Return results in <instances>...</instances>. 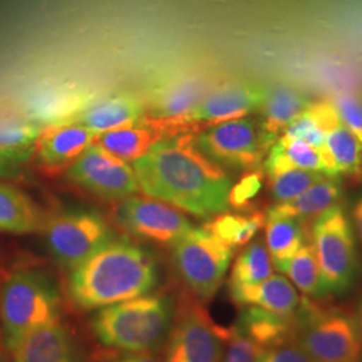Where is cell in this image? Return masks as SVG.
Segmentation results:
<instances>
[{
    "mask_svg": "<svg viewBox=\"0 0 362 362\" xmlns=\"http://www.w3.org/2000/svg\"><path fill=\"white\" fill-rule=\"evenodd\" d=\"M342 124L362 144V93L360 91H337L330 98Z\"/></svg>",
    "mask_w": 362,
    "mask_h": 362,
    "instance_id": "cell-35",
    "label": "cell"
},
{
    "mask_svg": "<svg viewBox=\"0 0 362 362\" xmlns=\"http://www.w3.org/2000/svg\"><path fill=\"white\" fill-rule=\"evenodd\" d=\"M196 146L218 165L228 168H258L266 155L254 119L242 117L214 124L197 132Z\"/></svg>",
    "mask_w": 362,
    "mask_h": 362,
    "instance_id": "cell-11",
    "label": "cell"
},
{
    "mask_svg": "<svg viewBox=\"0 0 362 362\" xmlns=\"http://www.w3.org/2000/svg\"><path fill=\"white\" fill-rule=\"evenodd\" d=\"M260 362H311L308 354L296 341H288L282 345L266 350Z\"/></svg>",
    "mask_w": 362,
    "mask_h": 362,
    "instance_id": "cell-38",
    "label": "cell"
},
{
    "mask_svg": "<svg viewBox=\"0 0 362 362\" xmlns=\"http://www.w3.org/2000/svg\"><path fill=\"white\" fill-rule=\"evenodd\" d=\"M325 148L339 175H361L362 144L341 119L326 132Z\"/></svg>",
    "mask_w": 362,
    "mask_h": 362,
    "instance_id": "cell-29",
    "label": "cell"
},
{
    "mask_svg": "<svg viewBox=\"0 0 362 362\" xmlns=\"http://www.w3.org/2000/svg\"><path fill=\"white\" fill-rule=\"evenodd\" d=\"M266 223V214H227L223 212L206 224L208 230L228 246H246Z\"/></svg>",
    "mask_w": 362,
    "mask_h": 362,
    "instance_id": "cell-28",
    "label": "cell"
},
{
    "mask_svg": "<svg viewBox=\"0 0 362 362\" xmlns=\"http://www.w3.org/2000/svg\"><path fill=\"white\" fill-rule=\"evenodd\" d=\"M262 188V175L250 173L245 179L233 185L230 192V206L236 209L247 207L248 203L259 194Z\"/></svg>",
    "mask_w": 362,
    "mask_h": 362,
    "instance_id": "cell-37",
    "label": "cell"
},
{
    "mask_svg": "<svg viewBox=\"0 0 362 362\" xmlns=\"http://www.w3.org/2000/svg\"><path fill=\"white\" fill-rule=\"evenodd\" d=\"M173 134L163 119L144 117L139 122L121 129L110 130L98 134L95 143L110 153L133 163L143 157L153 145Z\"/></svg>",
    "mask_w": 362,
    "mask_h": 362,
    "instance_id": "cell-19",
    "label": "cell"
},
{
    "mask_svg": "<svg viewBox=\"0 0 362 362\" xmlns=\"http://www.w3.org/2000/svg\"><path fill=\"white\" fill-rule=\"evenodd\" d=\"M290 167L320 172L326 176H339L326 148L320 149L302 140L281 136L267 151L264 170L270 176Z\"/></svg>",
    "mask_w": 362,
    "mask_h": 362,
    "instance_id": "cell-21",
    "label": "cell"
},
{
    "mask_svg": "<svg viewBox=\"0 0 362 362\" xmlns=\"http://www.w3.org/2000/svg\"><path fill=\"white\" fill-rule=\"evenodd\" d=\"M45 223L40 208L31 197L0 181V231L26 235L42 230Z\"/></svg>",
    "mask_w": 362,
    "mask_h": 362,
    "instance_id": "cell-24",
    "label": "cell"
},
{
    "mask_svg": "<svg viewBox=\"0 0 362 362\" xmlns=\"http://www.w3.org/2000/svg\"><path fill=\"white\" fill-rule=\"evenodd\" d=\"M311 245L320 266L325 297L348 293L358 276V257L349 218L339 204L314 219Z\"/></svg>",
    "mask_w": 362,
    "mask_h": 362,
    "instance_id": "cell-6",
    "label": "cell"
},
{
    "mask_svg": "<svg viewBox=\"0 0 362 362\" xmlns=\"http://www.w3.org/2000/svg\"><path fill=\"white\" fill-rule=\"evenodd\" d=\"M145 112L146 105L139 95L121 93L91 103L67 122L81 124L98 136L139 122L145 117Z\"/></svg>",
    "mask_w": 362,
    "mask_h": 362,
    "instance_id": "cell-17",
    "label": "cell"
},
{
    "mask_svg": "<svg viewBox=\"0 0 362 362\" xmlns=\"http://www.w3.org/2000/svg\"><path fill=\"white\" fill-rule=\"evenodd\" d=\"M351 215H353V221H354L356 230H357V233H358V236H360V240L362 242V194H360L358 199L354 202Z\"/></svg>",
    "mask_w": 362,
    "mask_h": 362,
    "instance_id": "cell-40",
    "label": "cell"
},
{
    "mask_svg": "<svg viewBox=\"0 0 362 362\" xmlns=\"http://www.w3.org/2000/svg\"><path fill=\"white\" fill-rule=\"evenodd\" d=\"M175 311L173 298L152 291L100 309L91 318V332L109 349L155 353L168 341Z\"/></svg>",
    "mask_w": 362,
    "mask_h": 362,
    "instance_id": "cell-3",
    "label": "cell"
},
{
    "mask_svg": "<svg viewBox=\"0 0 362 362\" xmlns=\"http://www.w3.org/2000/svg\"><path fill=\"white\" fill-rule=\"evenodd\" d=\"M339 119L334 105L329 101L313 104L296 118L281 136L293 137L310 144L315 148L325 149L326 132Z\"/></svg>",
    "mask_w": 362,
    "mask_h": 362,
    "instance_id": "cell-27",
    "label": "cell"
},
{
    "mask_svg": "<svg viewBox=\"0 0 362 362\" xmlns=\"http://www.w3.org/2000/svg\"><path fill=\"white\" fill-rule=\"evenodd\" d=\"M35 152V146L26 149L0 146V179H15L23 173V165Z\"/></svg>",
    "mask_w": 362,
    "mask_h": 362,
    "instance_id": "cell-36",
    "label": "cell"
},
{
    "mask_svg": "<svg viewBox=\"0 0 362 362\" xmlns=\"http://www.w3.org/2000/svg\"><path fill=\"white\" fill-rule=\"evenodd\" d=\"M314 101L310 97L288 83H274L267 86L260 112L258 125L260 144L267 153L286 128L300 116Z\"/></svg>",
    "mask_w": 362,
    "mask_h": 362,
    "instance_id": "cell-15",
    "label": "cell"
},
{
    "mask_svg": "<svg viewBox=\"0 0 362 362\" xmlns=\"http://www.w3.org/2000/svg\"><path fill=\"white\" fill-rule=\"evenodd\" d=\"M144 194L199 218L230 207L233 180L194 144L189 132L170 134L132 163Z\"/></svg>",
    "mask_w": 362,
    "mask_h": 362,
    "instance_id": "cell-1",
    "label": "cell"
},
{
    "mask_svg": "<svg viewBox=\"0 0 362 362\" xmlns=\"http://www.w3.org/2000/svg\"><path fill=\"white\" fill-rule=\"evenodd\" d=\"M43 129L26 113L0 106V146L15 149L33 148Z\"/></svg>",
    "mask_w": 362,
    "mask_h": 362,
    "instance_id": "cell-32",
    "label": "cell"
},
{
    "mask_svg": "<svg viewBox=\"0 0 362 362\" xmlns=\"http://www.w3.org/2000/svg\"><path fill=\"white\" fill-rule=\"evenodd\" d=\"M342 196V180L339 176H325L297 197L276 203L267 209L266 216L294 218L300 221L318 218L329 208L337 206Z\"/></svg>",
    "mask_w": 362,
    "mask_h": 362,
    "instance_id": "cell-22",
    "label": "cell"
},
{
    "mask_svg": "<svg viewBox=\"0 0 362 362\" xmlns=\"http://www.w3.org/2000/svg\"><path fill=\"white\" fill-rule=\"evenodd\" d=\"M11 353L13 362H86L77 336L62 322L33 332Z\"/></svg>",
    "mask_w": 362,
    "mask_h": 362,
    "instance_id": "cell-16",
    "label": "cell"
},
{
    "mask_svg": "<svg viewBox=\"0 0 362 362\" xmlns=\"http://www.w3.org/2000/svg\"><path fill=\"white\" fill-rule=\"evenodd\" d=\"M116 221L139 239L172 247L194 227L179 208L139 196L121 200L116 208Z\"/></svg>",
    "mask_w": 362,
    "mask_h": 362,
    "instance_id": "cell-12",
    "label": "cell"
},
{
    "mask_svg": "<svg viewBox=\"0 0 362 362\" xmlns=\"http://www.w3.org/2000/svg\"><path fill=\"white\" fill-rule=\"evenodd\" d=\"M94 362H163L155 353L113 350L100 354Z\"/></svg>",
    "mask_w": 362,
    "mask_h": 362,
    "instance_id": "cell-39",
    "label": "cell"
},
{
    "mask_svg": "<svg viewBox=\"0 0 362 362\" xmlns=\"http://www.w3.org/2000/svg\"><path fill=\"white\" fill-rule=\"evenodd\" d=\"M233 255V247L224 243L206 226L194 227L172 251L181 282L200 302H208L216 296Z\"/></svg>",
    "mask_w": 362,
    "mask_h": 362,
    "instance_id": "cell-7",
    "label": "cell"
},
{
    "mask_svg": "<svg viewBox=\"0 0 362 362\" xmlns=\"http://www.w3.org/2000/svg\"><path fill=\"white\" fill-rule=\"evenodd\" d=\"M357 318H358V321H360L362 327V297L361 299H360V302H358V315H357Z\"/></svg>",
    "mask_w": 362,
    "mask_h": 362,
    "instance_id": "cell-42",
    "label": "cell"
},
{
    "mask_svg": "<svg viewBox=\"0 0 362 362\" xmlns=\"http://www.w3.org/2000/svg\"><path fill=\"white\" fill-rule=\"evenodd\" d=\"M97 134L77 122H65L45 127L35 151L39 161L47 167H61L76 161L90 145L95 143Z\"/></svg>",
    "mask_w": 362,
    "mask_h": 362,
    "instance_id": "cell-18",
    "label": "cell"
},
{
    "mask_svg": "<svg viewBox=\"0 0 362 362\" xmlns=\"http://www.w3.org/2000/svg\"><path fill=\"white\" fill-rule=\"evenodd\" d=\"M233 326L264 349L294 341V315H279L257 306H243Z\"/></svg>",
    "mask_w": 362,
    "mask_h": 362,
    "instance_id": "cell-23",
    "label": "cell"
},
{
    "mask_svg": "<svg viewBox=\"0 0 362 362\" xmlns=\"http://www.w3.org/2000/svg\"><path fill=\"white\" fill-rule=\"evenodd\" d=\"M266 247L272 266L285 274L286 266L298 250L308 242L306 223L294 218L266 216Z\"/></svg>",
    "mask_w": 362,
    "mask_h": 362,
    "instance_id": "cell-26",
    "label": "cell"
},
{
    "mask_svg": "<svg viewBox=\"0 0 362 362\" xmlns=\"http://www.w3.org/2000/svg\"><path fill=\"white\" fill-rule=\"evenodd\" d=\"M221 326L194 296H182L167 341L164 362H221Z\"/></svg>",
    "mask_w": 362,
    "mask_h": 362,
    "instance_id": "cell-9",
    "label": "cell"
},
{
    "mask_svg": "<svg viewBox=\"0 0 362 362\" xmlns=\"http://www.w3.org/2000/svg\"><path fill=\"white\" fill-rule=\"evenodd\" d=\"M215 82L202 73H177L160 78L148 91L146 109L152 118L175 121L199 104Z\"/></svg>",
    "mask_w": 362,
    "mask_h": 362,
    "instance_id": "cell-14",
    "label": "cell"
},
{
    "mask_svg": "<svg viewBox=\"0 0 362 362\" xmlns=\"http://www.w3.org/2000/svg\"><path fill=\"white\" fill-rule=\"evenodd\" d=\"M67 177L106 200H122L140 189L132 164L97 143L90 145L70 165Z\"/></svg>",
    "mask_w": 362,
    "mask_h": 362,
    "instance_id": "cell-13",
    "label": "cell"
},
{
    "mask_svg": "<svg viewBox=\"0 0 362 362\" xmlns=\"http://www.w3.org/2000/svg\"><path fill=\"white\" fill-rule=\"evenodd\" d=\"M285 274L305 297L313 299L325 297L320 266L313 245L309 242L300 247L296 255L290 259Z\"/></svg>",
    "mask_w": 362,
    "mask_h": 362,
    "instance_id": "cell-31",
    "label": "cell"
},
{
    "mask_svg": "<svg viewBox=\"0 0 362 362\" xmlns=\"http://www.w3.org/2000/svg\"><path fill=\"white\" fill-rule=\"evenodd\" d=\"M46 245L52 258L73 270L101 247L116 239L101 214L93 209H67L45 223Z\"/></svg>",
    "mask_w": 362,
    "mask_h": 362,
    "instance_id": "cell-8",
    "label": "cell"
},
{
    "mask_svg": "<svg viewBox=\"0 0 362 362\" xmlns=\"http://www.w3.org/2000/svg\"><path fill=\"white\" fill-rule=\"evenodd\" d=\"M294 341L311 362H360L362 327L357 317L341 308L300 298L294 314Z\"/></svg>",
    "mask_w": 362,
    "mask_h": 362,
    "instance_id": "cell-5",
    "label": "cell"
},
{
    "mask_svg": "<svg viewBox=\"0 0 362 362\" xmlns=\"http://www.w3.org/2000/svg\"><path fill=\"white\" fill-rule=\"evenodd\" d=\"M158 278L151 252L128 239H113L70 270L67 291L78 309L97 310L152 293Z\"/></svg>",
    "mask_w": 362,
    "mask_h": 362,
    "instance_id": "cell-2",
    "label": "cell"
},
{
    "mask_svg": "<svg viewBox=\"0 0 362 362\" xmlns=\"http://www.w3.org/2000/svg\"><path fill=\"white\" fill-rule=\"evenodd\" d=\"M91 103H94V98L86 91H43L30 103L25 113L45 128L67 122Z\"/></svg>",
    "mask_w": 362,
    "mask_h": 362,
    "instance_id": "cell-25",
    "label": "cell"
},
{
    "mask_svg": "<svg viewBox=\"0 0 362 362\" xmlns=\"http://www.w3.org/2000/svg\"><path fill=\"white\" fill-rule=\"evenodd\" d=\"M221 362H260L266 350L240 333L235 326L221 327Z\"/></svg>",
    "mask_w": 362,
    "mask_h": 362,
    "instance_id": "cell-34",
    "label": "cell"
},
{
    "mask_svg": "<svg viewBox=\"0 0 362 362\" xmlns=\"http://www.w3.org/2000/svg\"><path fill=\"white\" fill-rule=\"evenodd\" d=\"M325 176L326 175L320 172L293 168V167L272 173L269 176L272 199L276 203L288 202L299 194H303L315 182L322 180Z\"/></svg>",
    "mask_w": 362,
    "mask_h": 362,
    "instance_id": "cell-33",
    "label": "cell"
},
{
    "mask_svg": "<svg viewBox=\"0 0 362 362\" xmlns=\"http://www.w3.org/2000/svg\"><path fill=\"white\" fill-rule=\"evenodd\" d=\"M266 90V85L250 79H230L215 83L191 112L175 121H165V124L176 134L180 129L194 125L206 128L223 121L242 118L259 110Z\"/></svg>",
    "mask_w": 362,
    "mask_h": 362,
    "instance_id": "cell-10",
    "label": "cell"
},
{
    "mask_svg": "<svg viewBox=\"0 0 362 362\" xmlns=\"http://www.w3.org/2000/svg\"><path fill=\"white\" fill-rule=\"evenodd\" d=\"M61 315L59 287L43 270H16L0 287V333L10 351L33 332L61 322Z\"/></svg>",
    "mask_w": 362,
    "mask_h": 362,
    "instance_id": "cell-4",
    "label": "cell"
},
{
    "mask_svg": "<svg viewBox=\"0 0 362 362\" xmlns=\"http://www.w3.org/2000/svg\"><path fill=\"white\" fill-rule=\"evenodd\" d=\"M4 342L1 338V333H0V362H6V356H4Z\"/></svg>",
    "mask_w": 362,
    "mask_h": 362,
    "instance_id": "cell-41",
    "label": "cell"
},
{
    "mask_svg": "<svg viewBox=\"0 0 362 362\" xmlns=\"http://www.w3.org/2000/svg\"><path fill=\"white\" fill-rule=\"evenodd\" d=\"M274 272L266 245L258 239L248 243L235 259L228 286L258 285L270 278Z\"/></svg>",
    "mask_w": 362,
    "mask_h": 362,
    "instance_id": "cell-30",
    "label": "cell"
},
{
    "mask_svg": "<svg viewBox=\"0 0 362 362\" xmlns=\"http://www.w3.org/2000/svg\"><path fill=\"white\" fill-rule=\"evenodd\" d=\"M228 290L238 306H257L279 315H294L300 303L296 286L279 274H272L258 285L228 286Z\"/></svg>",
    "mask_w": 362,
    "mask_h": 362,
    "instance_id": "cell-20",
    "label": "cell"
}]
</instances>
